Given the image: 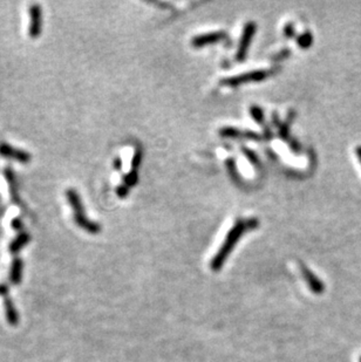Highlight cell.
<instances>
[{"instance_id":"21","label":"cell","mask_w":361,"mask_h":362,"mask_svg":"<svg viewBox=\"0 0 361 362\" xmlns=\"http://www.w3.org/2000/svg\"><path fill=\"white\" fill-rule=\"evenodd\" d=\"M121 166H122L121 158H120V157L115 158V161H114V167H115V169H116V170H120V169H121Z\"/></svg>"},{"instance_id":"7","label":"cell","mask_w":361,"mask_h":362,"mask_svg":"<svg viewBox=\"0 0 361 362\" xmlns=\"http://www.w3.org/2000/svg\"><path fill=\"white\" fill-rule=\"evenodd\" d=\"M225 38H227V34H225V32L223 31L211 32V33H205V34L195 36L193 41H191V44H193L195 47H201L208 44L217 43V41H221Z\"/></svg>"},{"instance_id":"8","label":"cell","mask_w":361,"mask_h":362,"mask_svg":"<svg viewBox=\"0 0 361 362\" xmlns=\"http://www.w3.org/2000/svg\"><path fill=\"white\" fill-rule=\"evenodd\" d=\"M73 218L75 224H77L79 227H81V229L87 231V232L93 234L100 232V224L90 221L89 218L86 217V215H74Z\"/></svg>"},{"instance_id":"19","label":"cell","mask_w":361,"mask_h":362,"mask_svg":"<svg viewBox=\"0 0 361 362\" xmlns=\"http://www.w3.org/2000/svg\"><path fill=\"white\" fill-rule=\"evenodd\" d=\"M116 192H118V195L120 197H126L128 193V186L127 185H120L118 190H116Z\"/></svg>"},{"instance_id":"18","label":"cell","mask_w":361,"mask_h":362,"mask_svg":"<svg viewBox=\"0 0 361 362\" xmlns=\"http://www.w3.org/2000/svg\"><path fill=\"white\" fill-rule=\"evenodd\" d=\"M141 157H142V152L140 149H137L133 156V161H131V168H133L134 171H136V168L138 167V164L141 163Z\"/></svg>"},{"instance_id":"4","label":"cell","mask_w":361,"mask_h":362,"mask_svg":"<svg viewBox=\"0 0 361 362\" xmlns=\"http://www.w3.org/2000/svg\"><path fill=\"white\" fill-rule=\"evenodd\" d=\"M269 74H270L269 70H265V69L252 70V72L244 73V74H242V75H237V76L229 77V79H224L223 81H222V84H223L224 86H230V87H235V86L244 84V82L264 80L265 77L269 76Z\"/></svg>"},{"instance_id":"22","label":"cell","mask_w":361,"mask_h":362,"mask_svg":"<svg viewBox=\"0 0 361 362\" xmlns=\"http://www.w3.org/2000/svg\"><path fill=\"white\" fill-rule=\"evenodd\" d=\"M285 33H286V34L290 35V36L293 35V33H295V32H293V28H292L291 25L286 26V28H285Z\"/></svg>"},{"instance_id":"17","label":"cell","mask_w":361,"mask_h":362,"mask_svg":"<svg viewBox=\"0 0 361 362\" xmlns=\"http://www.w3.org/2000/svg\"><path fill=\"white\" fill-rule=\"evenodd\" d=\"M11 227H12L13 230H16L18 231L19 233L22 232V229H24V223H22V221L20 218H13L12 221H11Z\"/></svg>"},{"instance_id":"20","label":"cell","mask_w":361,"mask_h":362,"mask_svg":"<svg viewBox=\"0 0 361 362\" xmlns=\"http://www.w3.org/2000/svg\"><path fill=\"white\" fill-rule=\"evenodd\" d=\"M9 286L6 284H0V296L7 298V294H9Z\"/></svg>"},{"instance_id":"12","label":"cell","mask_w":361,"mask_h":362,"mask_svg":"<svg viewBox=\"0 0 361 362\" xmlns=\"http://www.w3.org/2000/svg\"><path fill=\"white\" fill-rule=\"evenodd\" d=\"M5 312H6V319L7 323L12 326H16L19 323V313L17 311L16 306H14L13 301L10 298H5Z\"/></svg>"},{"instance_id":"11","label":"cell","mask_w":361,"mask_h":362,"mask_svg":"<svg viewBox=\"0 0 361 362\" xmlns=\"http://www.w3.org/2000/svg\"><path fill=\"white\" fill-rule=\"evenodd\" d=\"M22 270H24V262L20 258H14L10 270V281L13 285H19L21 283Z\"/></svg>"},{"instance_id":"3","label":"cell","mask_w":361,"mask_h":362,"mask_svg":"<svg viewBox=\"0 0 361 362\" xmlns=\"http://www.w3.org/2000/svg\"><path fill=\"white\" fill-rule=\"evenodd\" d=\"M0 156L4 158L14 159V161L21 164H27L32 161V155L29 152L12 147V145L6 143V142L0 143Z\"/></svg>"},{"instance_id":"10","label":"cell","mask_w":361,"mask_h":362,"mask_svg":"<svg viewBox=\"0 0 361 362\" xmlns=\"http://www.w3.org/2000/svg\"><path fill=\"white\" fill-rule=\"evenodd\" d=\"M29 240H31V236H29V233L24 232V231H22V232L19 233L18 236L14 238L12 242H11V244L9 246L10 252L12 253V255H16V253L21 251V250L28 244Z\"/></svg>"},{"instance_id":"2","label":"cell","mask_w":361,"mask_h":362,"mask_svg":"<svg viewBox=\"0 0 361 362\" xmlns=\"http://www.w3.org/2000/svg\"><path fill=\"white\" fill-rule=\"evenodd\" d=\"M29 14V25H28V35L31 39L39 38L41 33H43V9L38 4H33L29 6L28 10Z\"/></svg>"},{"instance_id":"5","label":"cell","mask_w":361,"mask_h":362,"mask_svg":"<svg viewBox=\"0 0 361 362\" xmlns=\"http://www.w3.org/2000/svg\"><path fill=\"white\" fill-rule=\"evenodd\" d=\"M255 32H256L255 22H252V21L247 22V24L245 25V27H244L242 39H240L238 51H237V54H236V59L238 61H243L244 59H245L247 50H249V46L251 44V40H252Z\"/></svg>"},{"instance_id":"16","label":"cell","mask_w":361,"mask_h":362,"mask_svg":"<svg viewBox=\"0 0 361 362\" xmlns=\"http://www.w3.org/2000/svg\"><path fill=\"white\" fill-rule=\"evenodd\" d=\"M251 115H252V117L258 123L263 122V116H264V115H263V110L259 107H252V108H251Z\"/></svg>"},{"instance_id":"6","label":"cell","mask_w":361,"mask_h":362,"mask_svg":"<svg viewBox=\"0 0 361 362\" xmlns=\"http://www.w3.org/2000/svg\"><path fill=\"white\" fill-rule=\"evenodd\" d=\"M4 176H5L7 185H9V191H10L11 199H12L13 203L19 204V203H20V199H19L18 182H17L16 173H14L12 168L6 167L5 169H4Z\"/></svg>"},{"instance_id":"9","label":"cell","mask_w":361,"mask_h":362,"mask_svg":"<svg viewBox=\"0 0 361 362\" xmlns=\"http://www.w3.org/2000/svg\"><path fill=\"white\" fill-rule=\"evenodd\" d=\"M66 198L73 209L74 215H85V208L82 204L81 197L79 195L77 190L68 189L66 191Z\"/></svg>"},{"instance_id":"14","label":"cell","mask_w":361,"mask_h":362,"mask_svg":"<svg viewBox=\"0 0 361 362\" xmlns=\"http://www.w3.org/2000/svg\"><path fill=\"white\" fill-rule=\"evenodd\" d=\"M221 135L225 137H237L242 135L240 130L236 128H231V127H228V128H224L221 130Z\"/></svg>"},{"instance_id":"1","label":"cell","mask_w":361,"mask_h":362,"mask_svg":"<svg viewBox=\"0 0 361 362\" xmlns=\"http://www.w3.org/2000/svg\"><path fill=\"white\" fill-rule=\"evenodd\" d=\"M257 224H258L257 219H250V221H246V222H243V221L237 222L235 224V226L232 227V230L230 231V233L228 234L227 239H225V242H224V245L222 246L221 251L217 253L215 259H213L212 266L215 268L220 267L221 265L223 264L224 259L227 258L229 252H230L232 248H234L235 243L239 239L244 231L252 229V227H256L257 226Z\"/></svg>"},{"instance_id":"13","label":"cell","mask_w":361,"mask_h":362,"mask_svg":"<svg viewBox=\"0 0 361 362\" xmlns=\"http://www.w3.org/2000/svg\"><path fill=\"white\" fill-rule=\"evenodd\" d=\"M312 43H313V38H312V35L308 32L305 33V34L300 35L298 38V44L302 46V48L310 47Z\"/></svg>"},{"instance_id":"15","label":"cell","mask_w":361,"mask_h":362,"mask_svg":"<svg viewBox=\"0 0 361 362\" xmlns=\"http://www.w3.org/2000/svg\"><path fill=\"white\" fill-rule=\"evenodd\" d=\"M123 182H125V184H126L127 186H130V185L136 184V183H137V174H136V171L131 170L129 174H127L126 176L123 177Z\"/></svg>"},{"instance_id":"23","label":"cell","mask_w":361,"mask_h":362,"mask_svg":"<svg viewBox=\"0 0 361 362\" xmlns=\"http://www.w3.org/2000/svg\"><path fill=\"white\" fill-rule=\"evenodd\" d=\"M355 155H356V157H358L359 162L361 163V145H359V147L355 148Z\"/></svg>"}]
</instances>
